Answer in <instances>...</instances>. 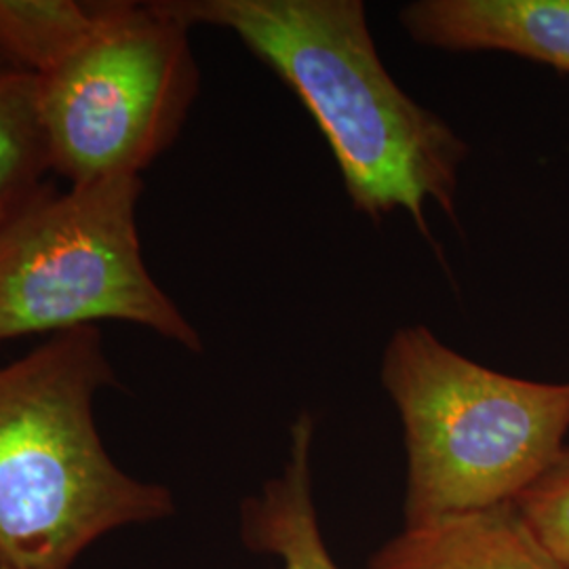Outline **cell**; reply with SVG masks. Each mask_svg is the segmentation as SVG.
<instances>
[{
	"label": "cell",
	"instance_id": "1",
	"mask_svg": "<svg viewBox=\"0 0 569 569\" xmlns=\"http://www.w3.org/2000/svg\"><path fill=\"white\" fill-rule=\"evenodd\" d=\"M190 28L232 32L305 103L369 220L403 211L427 237L428 207L458 222L468 142L392 79L361 0H164Z\"/></svg>",
	"mask_w": 569,
	"mask_h": 569
},
{
	"label": "cell",
	"instance_id": "2",
	"mask_svg": "<svg viewBox=\"0 0 569 569\" xmlns=\"http://www.w3.org/2000/svg\"><path fill=\"white\" fill-rule=\"evenodd\" d=\"M114 382L98 327L0 367V566L70 569L103 533L173 515L169 489L103 448L93 399Z\"/></svg>",
	"mask_w": 569,
	"mask_h": 569
},
{
	"label": "cell",
	"instance_id": "3",
	"mask_svg": "<svg viewBox=\"0 0 569 569\" xmlns=\"http://www.w3.org/2000/svg\"><path fill=\"white\" fill-rule=\"evenodd\" d=\"M380 378L403 427L406 526L517 502L566 446L569 382L500 373L427 326L392 333Z\"/></svg>",
	"mask_w": 569,
	"mask_h": 569
},
{
	"label": "cell",
	"instance_id": "4",
	"mask_svg": "<svg viewBox=\"0 0 569 569\" xmlns=\"http://www.w3.org/2000/svg\"><path fill=\"white\" fill-rule=\"evenodd\" d=\"M140 176L70 183L0 222V342L121 321L192 352L203 340L152 279L138 232Z\"/></svg>",
	"mask_w": 569,
	"mask_h": 569
},
{
	"label": "cell",
	"instance_id": "5",
	"mask_svg": "<svg viewBox=\"0 0 569 569\" xmlns=\"http://www.w3.org/2000/svg\"><path fill=\"white\" fill-rule=\"evenodd\" d=\"M190 30L164 0H124L93 41L37 77L51 171L70 183L140 176L173 146L201 89Z\"/></svg>",
	"mask_w": 569,
	"mask_h": 569
},
{
	"label": "cell",
	"instance_id": "6",
	"mask_svg": "<svg viewBox=\"0 0 569 569\" xmlns=\"http://www.w3.org/2000/svg\"><path fill=\"white\" fill-rule=\"evenodd\" d=\"M407 37L451 53H510L569 74V0H416Z\"/></svg>",
	"mask_w": 569,
	"mask_h": 569
},
{
	"label": "cell",
	"instance_id": "7",
	"mask_svg": "<svg viewBox=\"0 0 569 569\" xmlns=\"http://www.w3.org/2000/svg\"><path fill=\"white\" fill-rule=\"evenodd\" d=\"M369 569H566L515 502L406 526Z\"/></svg>",
	"mask_w": 569,
	"mask_h": 569
},
{
	"label": "cell",
	"instance_id": "8",
	"mask_svg": "<svg viewBox=\"0 0 569 569\" xmlns=\"http://www.w3.org/2000/svg\"><path fill=\"white\" fill-rule=\"evenodd\" d=\"M315 418L305 411L289 430V453L279 477L244 500L243 540L253 552L281 559L283 569H340L319 528L312 496Z\"/></svg>",
	"mask_w": 569,
	"mask_h": 569
},
{
	"label": "cell",
	"instance_id": "9",
	"mask_svg": "<svg viewBox=\"0 0 569 569\" xmlns=\"http://www.w3.org/2000/svg\"><path fill=\"white\" fill-rule=\"evenodd\" d=\"M124 0H0V53L42 77L77 56Z\"/></svg>",
	"mask_w": 569,
	"mask_h": 569
},
{
	"label": "cell",
	"instance_id": "10",
	"mask_svg": "<svg viewBox=\"0 0 569 569\" xmlns=\"http://www.w3.org/2000/svg\"><path fill=\"white\" fill-rule=\"evenodd\" d=\"M49 171L37 77L0 53V204L16 209L37 197Z\"/></svg>",
	"mask_w": 569,
	"mask_h": 569
},
{
	"label": "cell",
	"instance_id": "11",
	"mask_svg": "<svg viewBox=\"0 0 569 569\" xmlns=\"http://www.w3.org/2000/svg\"><path fill=\"white\" fill-rule=\"evenodd\" d=\"M515 505L540 542L569 569V443Z\"/></svg>",
	"mask_w": 569,
	"mask_h": 569
},
{
	"label": "cell",
	"instance_id": "12",
	"mask_svg": "<svg viewBox=\"0 0 569 569\" xmlns=\"http://www.w3.org/2000/svg\"><path fill=\"white\" fill-rule=\"evenodd\" d=\"M16 209H18V207H16ZM16 209H11V207H2V204H0V222H2L11 211H16Z\"/></svg>",
	"mask_w": 569,
	"mask_h": 569
},
{
	"label": "cell",
	"instance_id": "13",
	"mask_svg": "<svg viewBox=\"0 0 569 569\" xmlns=\"http://www.w3.org/2000/svg\"><path fill=\"white\" fill-rule=\"evenodd\" d=\"M0 569H9V568H4V566H0Z\"/></svg>",
	"mask_w": 569,
	"mask_h": 569
}]
</instances>
